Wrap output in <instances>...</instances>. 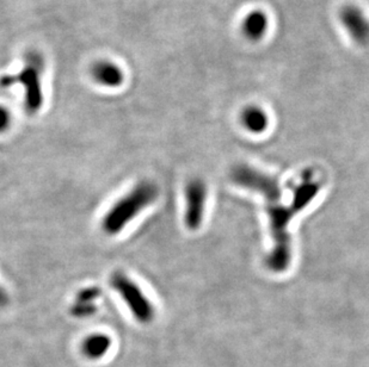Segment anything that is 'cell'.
<instances>
[{
    "label": "cell",
    "instance_id": "1",
    "mask_svg": "<svg viewBox=\"0 0 369 367\" xmlns=\"http://www.w3.org/2000/svg\"><path fill=\"white\" fill-rule=\"evenodd\" d=\"M231 178L239 186L262 193L268 202L266 211L271 220V238L274 244L269 256H266V265L276 274L286 272L292 261V244L288 226L292 218L316 198L322 188L320 181L314 178V172H304L300 181L292 186V203L287 206L280 202L282 193L274 177L264 174L252 167L239 165L233 168Z\"/></svg>",
    "mask_w": 369,
    "mask_h": 367
},
{
    "label": "cell",
    "instance_id": "6",
    "mask_svg": "<svg viewBox=\"0 0 369 367\" xmlns=\"http://www.w3.org/2000/svg\"><path fill=\"white\" fill-rule=\"evenodd\" d=\"M339 21L354 42L360 46L369 43V19L355 5H345L338 12Z\"/></svg>",
    "mask_w": 369,
    "mask_h": 367
},
{
    "label": "cell",
    "instance_id": "10",
    "mask_svg": "<svg viewBox=\"0 0 369 367\" xmlns=\"http://www.w3.org/2000/svg\"><path fill=\"white\" fill-rule=\"evenodd\" d=\"M112 346V339L104 334H94L83 342V352L90 359L103 358Z\"/></svg>",
    "mask_w": 369,
    "mask_h": 367
},
{
    "label": "cell",
    "instance_id": "11",
    "mask_svg": "<svg viewBox=\"0 0 369 367\" xmlns=\"http://www.w3.org/2000/svg\"><path fill=\"white\" fill-rule=\"evenodd\" d=\"M96 307L94 303H84V302H78L74 304L72 309H71V314L78 319H83V317H89L95 314Z\"/></svg>",
    "mask_w": 369,
    "mask_h": 367
},
{
    "label": "cell",
    "instance_id": "5",
    "mask_svg": "<svg viewBox=\"0 0 369 367\" xmlns=\"http://www.w3.org/2000/svg\"><path fill=\"white\" fill-rule=\"evenodd\" d=\"M185 224L191 231H196L201 226L206 204V186L202 180L194 179L188 183L185 188Z\"/></svg>",
    "mask_w": 369,
    "mask_h": 367
},
{
    "label": "cell",
    "instance_id": "4",
    "mask_svg": "<svg viewBox=\"0 0 369 367\" xmlns=\"http://www.w3.org/2000/svg\"><path fill=\"white\" fill-rule=\"evenodd\" d=\"M110 285L120 294L122 299L128 305L133 316L141 323H150L155 317V307L141 289L130 280L125 274L115 272L110 278Z\"/></svg>",
    "mask_w": 369,
    "mask_h": 367
},
{
    "label": "cell",
    "instance_id": "13",
    "mask_svg": "<svg viewBox=\"0 0 369 367\" xmlns=\"http://www.w3.org/2000/svg\"><path fill=\"white\" fill-rule=\"evenodd\" d=\"M11 123V114L4 107H0V133H4L9 129Z\"/></svg>",
    "mask_w": 369,
    "mask_h": 367
},
{
    "label": "cell",
    "instance_id": "7",
    "mask_svg": "<svg viewBox=\"0 0 369 367\" xmlns=\"http://www.w3.org/2000/svg\"><path fill=\"white\" fill-rule=\"evenodd\" d=\"M91 75L99 85L104 87H119L123 82V72L115 62L102 60L96 62L91 69Z\"/></svg>",
    "mask_w": 369,
    "mask_h": 367
},
{
    "label": "cell",
    "instance_id": "8",
    "mask_svg": "<svg viewBox=\"0 0 369 367\" xmlns=\"http://www.w3.org/2000/svg\"><path fill=\"white\" fill-rule=\"evenodd\" d=\"M269 28V19L261 10H253L244 18L241 30L246 39L250 41H259L266 35Z\"/></svg>",
    "mask_w": 369,
    "mask_h": 367
},
{
    "label": "cell",
    "instance_id": "9",
    "mask_svg": "<svg viewBox=\"0 0 369 367\" xmlns=\"http://www.w3.org/2000/svg\"><path fill=\"white\" fill-rule=\"evenodd\" d=\"M241 123L245 129L253 134H261L266 132L269 124V118L262 107H248L241 112Z\"/></svg>",
    "mask_w": 369,
    "mask_h": 367
},
{
    "label": "cell",
    "instance_id": "12",
    "mask_svg": "<svg viewBox=\"0 0 369 367\" xmlns=\"http://www.w3.org/2000/svg\"><path fill=\"white\" fill-rule=\"evenodd\" d=\"M99 295H101V291L98 287H89L78 294L77 301L84 302V303H94L96 299L98 298Z\"/></svg>",
    "mask_w": 369,
    "mask_h": 367
},
{
    "label": "cell",
    "instance_id": "2",
    "mask_svg": "<svg viewBox=\"0 0 369 367\" xmlns=\"http://www.w3.org/2000/svg\"><path fill=\"white\" fill-rule=\"evenodd\" d=\"M158 197V188L155 184L142 181L137 184L132 193L117 202V204L109 210L102 222L103 231L109 235L120 233L139 213L152 204Z\"/></svg>",
    "mask_w": 369,
    "mask_h": 367
},
{
    "label": "cell",
    "instance_id": "3",
    "mask_svg": "<svg viewBox=\"0 0 369 367\" xmlns=\"http://www.w3.org/2000/svg\"><path fill=\"white\" fill-rule=\"evenodd\" d=\"M44 69V61L39 53L26 54L24 67L15 75H5L0 79L1 87H10L15 84L24 87L26 92V107L31 114L39 111L43 102L41 77Z\"/></svg>",
    "mask_w": 369,
    "mask_h": 367
},
{
    "label": "cell",
    "instance_id": "14",
    "mask_svg": "<svg viewBox=\"0 0 369 367\" xmlns=\"http://www.w3.org/2000/svg\"><path fill=\"white\" fill-rule=\"evenodd\" d=\"M8 302H9V297H8V295H6V292H5L1 287H0V307L6 305Z\"/></svg>",
    "mask_w": 369,
    "mask_h": 367
}]
</instances>
